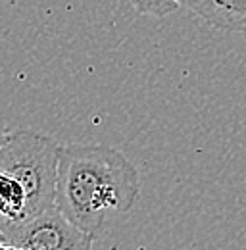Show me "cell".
Here are the masks:
<instances>
[{
	"mask_svg": "<svg viewBox=\"0 0 246 250\" xmlns=\"http://www.w3.org/2000/svg\"><path fill=\"white\" fill-rule=\"evenodd\" d=\"M139 192V173L120 150L104 145H62L54 204L92 239L110 218L127 214Z\"/></svg>",
	"mask_w": 246,
	"mask_h": 250,
	"instance_id": "1",
	"label": "cell"
},
{
	"mask_svg": "<svg viewBox=\"0 0 246 250\" xmlns=\"http://www.w3.org/2000/svg\"><path fill=\"white\" fill-rule=\"evenodd\" d=\"M60 148L56 139L35 131L8 133L6 143L0 146V171L18 179L25 192V219L54 206Z\"/></svg>",
	"mask_w": 246,
	"mask_h": 250,
	"instance_id": "2",
	"label": "cell"
},
{
	"mask_svg": "<svg viewBox=\"0 0 246 250\" xmlns=\"http://www.w3.org/2000/svg\"><path fill=\"white\" fill-rule=\"evenodd\" d=\"M4 239L18 249L44 250H92V239L85 231L75 227L56 208V204L39 216L23 221L0 219Z\"/></svg>",
	"mask_w": 246,
	"mask_h": 250,
	"instance_id": "3",
	"label": "cell"
},
{
	"mask_svg": "<svg viewBox=\"0 0 246 250\" xmlns=\"http://www.w3.org/2000/svg\"><path fill=\"white\" fill-rule=\"evenodd\" d=\"M212 27L246 33V0H179Z\"/></svg>",
	"mask_w": 246,
	"mask_h": 250,
	"instance_id": "4",
	"label": "cell"
},
{
	"mask_svg": "<svg viewBox=\"0 0 246 250\" xmlns=\"http://www.w3.org/2000/svg\"><path fill=\"white\" fill-rule=\"evenodd\" d=\"M27 218V198L18 179L0 171V219L23 221Z\"/></svg>",
	"mask_w": 246,
	"mask_h": 250,
	"instance_id": "5",
	"label": "cell"
},
{
	"mask_svg": "<svg viewBox=\"0 0 246 250\" xmlns=\"http://www.w3.org/2000/svg\"><path fill=\"white\" fill-rule=\"evenodd\" d=\"M129 2L139 14L154 18H165L181 6L179 0H129Z\"/></svg>",
	"mask_w": 246,
	"mask_h": 250,
	"instance_id": "6",
	"label": "cell"
},
{
	"mask_svg": "<svg viewBox=\"0 0 246 250\" xmlns=\"http://www.w3.org/2000/svg\"><path fill=\"white\" fill-rule=\"evenodd\" d=\"M6 139H8V133L6 131H0V146L6 143Z\"/></svg>",
	"mask_w": 246,
	"mask_h": 250,
	"instance_id": "7",
	"label": "cell"
},
{
	"mask_svg": "<svg viewBox=\"0 0 246 250\" xmlns=\"http://www.w3.org/2000/svg\"><path fill=\"white\" fill-rule=\"evenodd\" d=\"M16 250H44V249H18V247H16Z\"/></svg>",
	"mask_w": 246,
	"mask_h": 250,
	"instance_id": "8",
	"label": "cell"
}]
</instances>
